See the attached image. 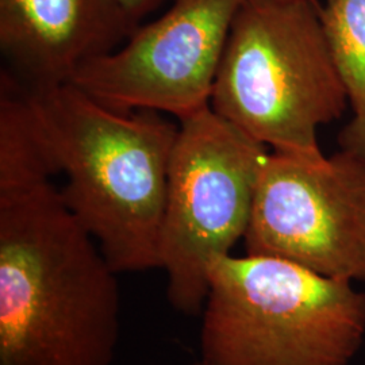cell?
<instances>
[{
    "label": "cell",
    "instance_id": "7",
    "mask_svg": "<svg viewBox=\"0 0 365 365\" xmlns=\"http://www.w3.org/2000/svg\"><path fill=\"white\" fill-rule=\"evenodd\" d=\"M244 0H173L114 52L88 60L69 80L111 110L167 113L179 120L210 107L222 54Z\"/></svg>",
    "mask_w": 365,
    "mask_h": 365
},
{
    "label": "cell",
    "instance_id": "3",
    "mask_svg": "<svg viewBox=\"0 0 365 365\" xmlns=\"http://www.w3.org/2000/svg\"><path fill=\"white\" fill-rule=\"evenodd\" d=\"M348 96L317 0H244L235 14L210 107L274 152L321 160L318 129Z\"/></svg>",
    "mask_w": 365,
    "mask_h": 365
},
{
    "label": "cell",
    "instance_id": "1",
    "mask_svg": "<svg viewBox=\"0 0 365 365\" xmlns=\"http://www.w3.org/2000/svg\"><path fill=\"white\" fill-rule=\"evenodd\" d=\"M117 274L51 178L0 185V365H111Z\"/></svg>",
    "mask_w": 365,
    "mask_h": 365
},
{
    "label": "cell",
    "instance_id": "6",
    "mask_svg": "<svg viewBox=\"0 0 365 365\" xmlns=\"http://www.w3.org/2000/svg\"><path fill=\"white\" fill-rule=\"evenodd\" d=\"M244 242L247 255L365 283V157L341 149L310 161L268 152Z\"/></svg>",
    "mask_w": 365,
    "mask_h": 365
},
{
    "label": "cell",
    "instance_id": "8",
    "mask_svg": "<svg viewBox=\"0 0 365 365\" xmlns=\"http://www.w3.org/2000/svg\"><path fill=\"white\" fill-rule=\"evenodd\" d=\"M140 27L115 0H0V48L29 86L69 83Z\"/></svg>",
    "mask_w": 365,
    "mask_h": 365
},
{
    "label": "cell",
    "instance_id": "10",
    "mask_svg": "<svg viewBox=\"0 0 365 365\" xmlns=\"http://www.w3.org/2000/svg\"><path fill=\"white\" fill-rule=\"evenodd\" d=\"M123 9V11L133 18L135 22L140 21L145 15L153 13L165 0H115Z\"/></svg>",
    "mask_w": 365,
    "mask_h": 365
},
{
    "label": "cell",
    "instance_id": "2",
    "mask_svg": "<svg viewBox=\"0 0 365 365\" xmlns=\"http://www.w3.org/2000/svg\"><path fill=\"white\" fill-rule=\"evenodd\" d=\"M24 84L45 153L66 176L64 202L110 267L117 274L160 269L179 126L157 111L111 110L71 83Z\"/></svg>",
    "mask_w": 365,
    "mask_h": 365
},
{
    "label": "cell",
    "instance_id": "5",
    "mask_svg": "<svg viewBox=\"0 0 365 365\" xmlns=\"http://www.w3.org/2000/svg\"><path fill=\"white\" fill-rule=\"evenodd\" d=\"M267 146L207 107L180 120L170 155L160 238L167 298L184 315L203 312L211 261L248 229Z\"/></svg>",
    "mask_w": 365,
    "mask_h": 365
},
{
    "label": "cell",
    "instance_id": "11",
    "mask_svg": "<svg viewBox=\"0 0 365 365\" xmlns=\"http://www.w3.org/2000/svg\"><path fill=\"white\" fill-rule=\"evenodd\" d=\"M188 365H211L207 363V361H205L203 359H200V360H197V361H195V363H191V364Z\"/></svg>",
    "mask_w": 365,
    "mask_h": 365
},
{
    "label": "cell",
    "instance_id": "9",
    "mask_svg": "<svg viewBox=\"0 0 365 365\" xmlns=\"http://www.w3.org/2000/svg\"><path fill=\"white\" fill-rule=\"evenodd\" d=\"M321 16L352 108L339 143L365 157V0H325Z\"/></svg>",
    "mask_w": 365,
    "mask_h": 365
},
{
    "label": "cell",
    "instance_id": "4",
    "mask_svg": "<svg viewBox=\"0 0 365 365\" xmlns=\"http://www.w3.org/2000/svg\"><path fill=\"white\" fill-rule=\"evenodd\" d=\"M202 314L211 365H351L364 344V291L279 257L214 259Z\"/></svg>",
    "mask_w": 365,
    "mask_h": 365
}]
</instances>
